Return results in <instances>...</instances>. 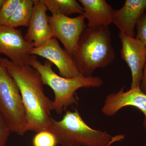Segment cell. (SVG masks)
Instances as JSON below:
<instances>
[{
    "label": "cell",
    "instance_id": "cell-5",
    "mask_svg": "<svg viewBox=\"0 0 146 146\" xmlns=\"http://www.w3.org/2000/svg\"><path fill=\"white\" fill-rule=\"evenodd\" d=\"M0 115L11 132L23 136L28 131V122L21 92L1 56Z\"/></svg>",
    "mask_w": 146,
    "mask_h": 146
},
{
    "label": "cell",
    "instance_id": "cell-2",
    "mask_svg": "<svg viewBox=\"0 0 146 146\" xmlns=\"http://www.w3.org/2000/svg\"><path fill=\"white\" fill-rule=\"evenodd\" d=\"M72 58L85 77L92 76L97 68L111 64L115 60V53L108 26L86 27Z\"/></svg>",
    "mask_w": 146,
    "mask_h": 146
},
{
    "label": "cell",
    "instance_id": "cell-15",
    "mask_svg": "<svg viewBox=\"0 0 146 146\" xmlns=\"http://www.w3.org/2000/svg\"><path fill=\"white\" fill-rule=\"evenodd\" d=\"M34 6V0H21L5 25L17 28L28 27Z\"/></svg>",
    "mask_w": 146,
    "mask_h": 146
},
{
    "label": "cell",
    "instance_id": "cell-19",
    "mask_svg": "<svg viewBox=\"0 0 146 146\" xmlns=\"http://www.w3.org/2000/svg\"><path fill=\"white\" fill-rule=\"evenodd\" d=\"M11 131L0 115V146H5Z\"/></svg>",
    "mask_w": 146,
    "mask_h": 146
},
{
    "label": "cell",
    "instance_id": "cell-11",
    "mask_svg": "<svg viewBox=\"0 0 146 146\" xmlns=\"http://www.w3.org/2000/svg\"><path fill=\"white\" fill-rule=\"evenodd\" d=\"M46 7L42 0H34L33 11L25 39L34 48L41 46L54 37Z\"/></svg>",
    "mask_w": 146,
    "mask_h": 146
},
{
    "label": "cell",
    "instance_id": "cell-12",
    "mask_svg": "<svg viewBox=\"0 0 146 146\" xmlns=\"http://www.w3.org/2000/svg\"><path fill=\"white\" fill-rule=\"evenodd\" d=\"M146 9V0H126L121 8L113 9L112 23L117 27L120 32L135 37L136 25Z\"/></svg>",
    "mask_w": 146,
    "mask_h": 146
},
{
    "label": "cell",
    "instance_id": "cell-4",
    "mask_svg": "<svg viewBox=\"0 0 146 146\" xmlns=\"http://www.w3.org/2000/svg\"><path fill=\"white\" fill-rule=\"evenodd\" d=\"M48 131L63 146H106L113 137L106 131L90 127L77 110L66 111L60 121L52 118Z\"/></svg>",
    "mask_w": 146,
    "mask_h": 146
},
{
    "label": "cell",
    "instance_id": "cell-21",
    "mask_svg": "<svg viewBox=\"0 0 146 146\" xmlns=\"http://www.w3.org/2000/svg\"><path fill=\"white\" fill-rule=\"evenodd\" d=\"M125 136L123 134H119V135H117L116 136H113L112 137V140L111 142L109 143L108 145L106 146H110L112 144L118 141H122L124 139Z\"/></svg>",
    "mask_w": 146,
    "mask_h": 146
},
{
    "label": "cell",
    "instance_id": "cell-8",
    "mask_svg": "<svg viewBox=\"0 0 146 146\" xmlns=\"http://www.w3.org/2000/svg\"><path fill=\"white\" fill-rule=\"evenodd\" d=\"M31 54L44 58L54 64L60 76L63 77L72 78L82 75L72 58L61 48L55 37H52L41 46L33 48Z\"/></svg>",
    "mask_w": 146,
    "mask_h": 146
},
{
    "label": "cell",
    "instance_id": "cell-20",
    "mask_svg": "<svg viewBox=\"0 0 146 146\" xmlns=\"http://www.w3.org/2000/svg\"><path fill=\"white\" fill-rule=\"evenodd\" d=\"M139 86L142 91L146 94V63L144 68L143 78Z\"/></svg>",
    "mask_w": 146,
    "mask_h": 146
},
{
    "label": "cell",
    "instance_id": "cell-22",
    "mask_svg": "<svg viewBox=\"0 0 146 146\" xmlns=\"http://www.w3.org/2000/svg\"><path fill=\"white\" fill-rule=\"evenodd\" d=\"M5 1V0H0V10H1L2 7Z\"/></svg>",
    "mask_w": 146,
    "mask_h": 146
},
{
    "label": "cell",
    "instance_id": "cell-13",
    "mask_svg": "<svg viewBox=\"0 0 146 146\" xmlns=\"http://www.w3.org/2000/svg\"><path fill=\"white\" fill-rule=\"evenodd\" d=\"M83 7V15L88 21L89 27L108 26L112 23L113 9L105 0H79Z\"/></svg>",
    "mask_w": 146,
    "mask_h": 146
},
{
    "label": "cell",
    "instance_id": "cell-14",
    "mask_svg": "<svg viewBox=\"0 0 146 146\" xmlns=\"http://www.w3.org/2000/svg\"><path fill=\"white\" fill-rule=\"evenodd\" d=\"M52 15L69 16L73 13L84 14L83 7L76 0H42Z\"/></svg>",
    "mask_w": 146,
    "mask_h": 146
},
{
    "label": "cell",
    "instance_id": "cell-18",
    "mask_svg": "<svg viewBox=\"0 0 146 146\" xmlns=\"http://www.w3.org/2000/svg\"><path fill=\"white\" fill-rule=\"evenodd\" d=\"M136 29L137 32L135 38L143 44L146 52V13L141 16L136 25Z\"/></svg>",
    "mask_w": 146,
    "mask_h": 146
},
{
    "label": "cell",
    "instance_id": "cell-10",
    "mask_svg": "<svg viewBox=\"0 0 146 146\" xmlns=\"http://www.w3.org/2000/svg\"><path fill=\"white\" fill-rule=\"evenodd\" d=\"M124 88L125 86H123L118 92L106 97L102 112L106 116L111 117L123 108H136L145 116L143 126L146 131V94L142 91L139 85L126 92Z\"/></svg>",
    "mask_w": 146,
    "mask_h": 146
},
{
    "label": "cell",
    "instance_id": "cell-1",
    "mask_svg": "<svg viewBox=\"0 0 146 146\" xmlns=\"http://www.w3.org/2000/svg\"><path fill=\"white\" fill-rule=\"evenodd\" d=\"M3 64L16 81L22 96L28 122V131H48L53 110V101L46 96L38 71L29 65H18L1 57Z\"/></svg>",
    "mask_w": 146,
    "mask_h": 146
},
{
    "label": "cell",
    "instance_id": "cell-7",
    "mask_svg": "<svg viewBox=\"0 0 146 146\" xmlns=\"http://www.w3.org/2000/svg\"><path fill=\"white\" fill-rule=\"evenodd\" d=\"M33 48L21 30L0 25V55H5L16 65H29Z\"/></svg>",
    "mask_w": 146,
    "mask_h": 146
},
{
    "label": "cell",
    "instance_id": "cell-16",
    "mask_svg": "<svg viewBox=\"0 0 146 146\" xmlns=\"http://www.w3.org/2000/svg\"><path fill=\"white\" fill-rule=\"evenodd\" d=\"M33 146H56L57 141L54 135L49 131L37 132L33 139Z\"/></svg>",
    "mask_w": 146,
    "mask_h": 146
},
{
    "label": "cell",
    "instance_id": "cell-9",
    "mask_svg": "<svg viewBox=\"0 0 146 146\" xmlns=\"http://www.w3.org/2000/svg\"><path fill=\"white\" fill-rule=\"evenodd\" d=\"M122 48L120 52L122 58L125 61L131 71V89L140 85L146 63V52L143 44L135 37L128 36L119 32Z\"/></svg>",
    "mask_w": 146,
    "mask_h": 146
},
{
    "label": "cell",
    "instance_id": "cell-6",
    "mask_svg": "<svg viewBox=\"0 0 146 146\" xmlns=\"http://www.w3.org/2000/svg\"><path fill=\"white\" fill-rule=\"evenodd\" d=\"M49 23L54 37L62 43L71 56L75 51L80 36L87 25L83 14L71 18L56 15L48 16Z\"/></svg>",
    "mask_w": 146,
    "mask_h": 146
},
{
    "label": "cell",
    "instance_id": "cell-3",
    "mask_svg": "<svg viewBox=\"0 0 146 146\" xmlns=\"http://www.w3.org/2000/svg\"><path fill=\"white\" fill-rule=\"evenodd\" d=\"M29 65L40 74L43 84L49 86L53 91V110L61 115L69 106L76 103V91L82 88L99 87L104 84L100 78L91 76L85 77L81 75L72 78L58 75L52 69L53 64L48 60L42 63L36 56L32 55Z\"/></svg>",
    "mask_w": 146,
    "mask_h": 146
},
{
    "label": "cell",
    "instance_id": "cell-17",
    "mask_svg": "<svg viewBox=\"0 0 146 146\" xmlns=\"http://www.w3.org/2000/svg\"><path fill=\"white\" fill-rule=\"evenodd\" d=\"M21 1L5 0L0 10V25H6Z\"/></svg>",
    "mask_w": 146,
    "mask_h": 146
}]
</instances>
